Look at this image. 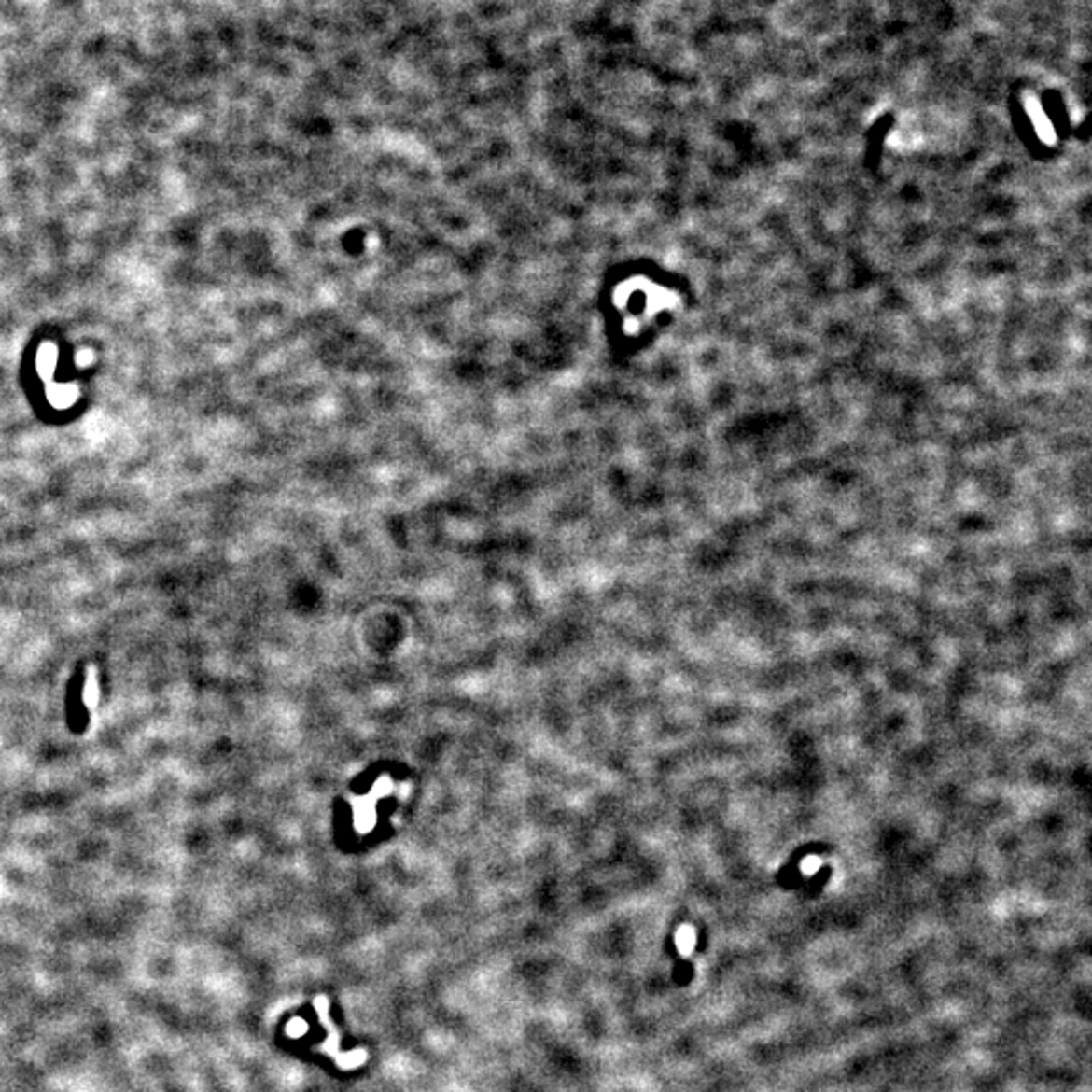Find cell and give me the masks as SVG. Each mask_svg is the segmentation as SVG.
I'll use <instances>...</instances> for the list:
<instances>
[{"instance_id": "cell-2", "label": "cell", "mask_w": 1092, "mask_h": 1092, "mask_svg": "<svg viewBox=\"0 0 1092 1092\" xmlns=\"http://www.w3.org/2000/svg\"><path fill=\"white\" fill-rule=\"evenodd\" d=\"M678 946L682 953H690L692 946H694V932L692 929H682L678 932Z\"/></svg>"}, {"instance_id": "cell-1", "label": "cell", "mask_w": 1092, "mask_h": 1092, "mask_svg": "<svg viewBox=\"0 0 1092 1092\" xmlns=\"http://www.w3.org/2000/svg\"><path fill=\"white\" fill-rule=\"evenodd\" d=\"M314 1007H315V1012H318V1015H320V1022H322V1024L326 1026V1029H328V1040H326V1046H324V1050H326L328 1054H330V1056H334V1060H338V1058H340L338 1031H336V1028L332 1026L330 1017H328V1000L324 998V995H318V998L314 1000Z\"/></svg>"}]
</instances>
